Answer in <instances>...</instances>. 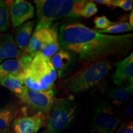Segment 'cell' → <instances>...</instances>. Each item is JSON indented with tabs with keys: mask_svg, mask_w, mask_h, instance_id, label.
Segmentation results:
<instances>
[{
	"mask_svg": "<svg viewBox=\"0 0 133 133\" xmlns=\"http://www.w3.org/2000/svg\"><path fill=\"white\" fill-rule=\"evenodd\" d=\"M106 96L115 106H119L131 97L133 93V85L125 88H110L105 91Z\"/></svg>",
	"mask_w": 133,
	"mask_h": 133,
	"instance_id": "cell-18",
	"label": "cell"
},
{
	"mask_svg": "<svg viewBox=\"0 0 133 133\" xmlns=\"http://www.w3.org/2000/svg\"><path fill=\"white\" fill-rule=\"evenodd\" d=\"M97 4L92 1H86L83 6L81 13V17L84 18H90L97 12Z\"/></svg>",
	"mask_w": 133,
	"mask_h": 133,
	"instance_id": "cell-22",
	"label": "cell"
},
{
	"mask_svg": "<svg viewBox=\"0 0 133 133\" xmlns=\"http://www.w3.org/2000/svg\"><path fill=\"white\" fill-rule=\"evenodd\" d=\"M92 1L96 4L106 5L107 7L111 8V0H95Z\"/></svg>",
	"mask_w": 133,
	"mask_h": 133,
	"instance_id": "cell-27",
	"label": "cell"
},
{
	"mask_svg": "<svg viewBox=\"0 0 133 133\" xmlns=\"http://www.w3.org/2000/svg\"><path fill=\"white\" fill-rule=\"evenodd\" d=\"M18 75H11L5 78L0 81V85L7 88L22 101L28 89Z\"/></svg>",
	"mask_w": 133,
	"mask_h": 133,
	"instance_id": "cell-17",
	"label": "cell"
},
{
	"mask_svg": "<svg viewBox=\"0 0 133 133\" xmlns=\"http://www.w3.org/2000/svg\"><path fill=\"white\" fill-rule=\"evenodd\" d=\"M22 53L17 47L12 34H0V64L6 60L19 58Z\"/></svg>",
	"mask_w": 133,
	"mask_h": 133,
	"instance_id": "cell-14",
	"label": "cell"
},
{
	"mask_svg": "<svg viewBox=\"0 0 133 133\" xmlns=\"http://www.w3.org/2000/svg\"><path fill=\"white\" fill-rule=\"evenodd\" d=\"M133 30V26L131 25L128 22H115L112 25L110 26L107 29L102 30H97V32L102 34H117V33L128 32L131 31Z\"/></svg>",
	"mask_w": 133,
	"mask_h": 133,
	"instance_id": "cell-20",
	"label": "cell"
},
{
	"mask_svg": "<svg viewBox=\"0 0 133 133\" xmlns=\"http://www.w3.org/2000/svg\"><path fill=\"white\" fill-rule=\"evenodd\" d=\"M61 49L59 39L58 24H55L51 27L46 28L45 38L41 48V53L45 57L51 59Z\"/></svg>",
	"mask_w": 133,
	"mask_h": 133,
	"instance_id": "cell-12",
	"label": "cell"
},
{
	"mask_svg": "<svg viewBox=\"0 0 133 133\" xmlns=\"http://www.w3.org/2000/svg\"><path fill=\"white\" fill-rule=\"evenodd\" d=\"M59 39L62 49L89 64L109 56H125L132 47L133 34H102L81 23L66 22L60 26Z\"/></svg>",
	"mask_w": 133,
	"mask_h": 133,
	"instance_id": "cell-1",
	"label": "cell"
},
{
	"mask_svg": "<svg viewBox=\"0 0 133 133\" xmlns=\"http://www.w3.org/2000/svg\"><path fill=\"white\" fill-rule=\"evenodd\" d=\"M120 122L112 105L101 102L93 110L91 133H114Z\"/></svg>",
	"mask_w": 133,
	"mask_h": 133,
	"instance_id": "cell-5",
	"label": "cell"
},
{
	"mask_svg": "<svg viewBox=\"0 0 133 133\" xmlns=\"http://www.w3.org/2000/svg\"><path fill=\"white\" fill-rule=\"evenodd\" d=\"M93 23L94 24V29L97 30H102L112 25L115 22L110 21L105 16H101L96 17L93 21Z\"/></svg>",
	"mask_w": 133,
	"mask_h": 133,
	"instance_id": "cell-23",
	"label": "cell"
},
{
	"mask_svg": "<svg viewBox=\"0 0 133 133\" xmlns=\"http://www.w3.org/2000/svg\"><path fill=\"white\" fill-rule=\"evenodd\" d=\"M49 115L37 113L17 117L11 127L15 133H38L44 127Z\"/></svg>",
	"mask_w": 133,
	"mask_h": 133,
	"instance_id": "cell-9",
	"label": "cell"
},
{
	"mask_svg": "<svg viewBox=\"0 0 133 133\" xmlns=\"http://www.w3.org/2000/svg\"><path fill=\"white\" fill-rule=\"evenodd\" d=\"M125 112L126 114L128 115L129 116H131L132 117L133 116V104L132 102L129 103V104L128 105L127 107H126L125 109Z\"/></svg>",
	"mask_w": 133,
	"mask_h": 133,
	"instance_id": "cell-26",
	"label": "cell"
},
{
	"mask_svg": "<svg viewBox=\"0 0 133 133\" xmlns=\"http://www.w3.org/2000/svg\"><path fill=\"white\" fill-rule=\"evenodd\" d=\"M29 69L39 83V91L52 89L57 75L49 58L38 53L33 57Z\"/></svg>",
	"mask_w": 133,
	"mask_h": 133,
	"instance_id": "cell-6",
	"label": "cell"
},
{
	"mask_svg": "<svg viewBox=\"0 0 133 133\" xmlns=\"http://www.w3.org/2000/svg\"><path fill=\"white\" fill-rule=\"evenodd\" d=\"M84 0H35L37 22L35 30L51 27L61 20L75 21L81 17Z\"/></svg>",
	"mask_w": 133,
	"mask_h": 133,
	"instance_id": "cell-2",
	"label": "cell"
},
{
	"mask_svg": "<svg viewBox=\"0 0 133 133\" xmlns=\"http://www.w3.org/2000/svg\"><path fill=\"white\" fill-rule=\"evenodd\" d=\"M116 133H133L132 121L123 123L116 130Z\"/></svg>",
	"mask_w": 133,
	"mask_h": 133,
	"instance_id": "cell-25",
	"label": "cell"
},
{
	"mask_svg": "<svg viewBox=\"0 0 133 133\" xmlns=\"http://www.w3.org/2000/svg\"><path fill=\"white\" fill-rule=\"evenodd\" d=\"M55 92L52 89L31 91L28 89L22 101L33 112V114L49 115L55 101Z\"/></svg>",
	"mask_w": 133,
	"mask_h": 133,
	"instance_id": "cell-7",
	"label": "cell"
},
{
	"mask_svg": "<svg viewBox=\"0 0 133 133\" xmlns=\"http://www.w3.org/2000/svg\"><path fill=\"white\" fill-rule=\"evenodd\" d=\"M46 30V28H42L38 30H34L25 53L33 57L38 53L41 52L45 38Z\"/></svg>",
	"mask_w": 133,
	"mask_h": 133,
	"instance_id": "cell-19",
	"label": "cell"
},
{
	"mask_svg": "<svg viewBox=\"0 0 133 133\" xmlns=\"http://www.w3.org/2000/svg\"><path fill=\"white\" fill-rule=\"evenodd\" d=\"M75 54L61 48L50 59L59 78L64 77L75 60Z\"/></svg>",
	"mask_w": 133,
	"mask_h": 133,
	"instance_id": "cell-13",
	"label": "cell"
},
{
	"mask_svg": "<svg viewBox=\"0 0 133 133\" xmlns=\"http://www.w3.org/2000/svg\"><path fill=\"white\" fill-rule=\"evenodd\" d=\"M10 26V16L6 1H0V34L8 31Z\"/></svg>",
	"mask_w": 133,
	"mask_h": 133,
	"instance_id": "cell-21",
	"label": "cell"
},
{
	"mask_svg": "<svg viewBox=\"0 0 133 133\" xmlns=\"http://www.w3.org/2000/svg\"><path fill=\"white\" fill-rule=\"evenodd\" d=\"M35 25V21H28L19 27L16 28L15 30L14 36H13L14 42L21 52H24L27 48L30 39L32 35Z\"/></svg>",
	"mask_w": 133,
	"mask_h": 133,
	"instance_id": "cell-15",
	"label": "cell"
},
{
	"mask_svg": "<svg viewBox=\"0 0 133 133\" xmlns=\"http://www.w3.org/2000/svg\"><path fill=\"white\" fill-rule=\"evenodd\" d=\"M19 112L18 106L13 103L0 107V132H6L9 130Z\"/></svg>",
	"mask_w": 133,
	"mask_h": 133,
	"instance_id": "cell-16",
	"label": "cell"
},
{
	"mask_svg": "<svg viewBox=\"0 0 133 133\" xmlns=\"http://www.w3.org/2000/svg\"><path fill=\"white\" fill-rule=\"evenodd\" d=\"M0 133H2V132H0Z\"/></svg>",
	"mask_w": 133,
	"mask_h": 133,
	"instance_id": "cell-29",
	"label": "cell"
},
{
	"mask_svg": "<svg viewBox=\"0 0 133 133\" xmlns=\"http://www.w3.org/2000/svg\"><path fill=\"white\" fill-rule=\"evenodd\" d=\"M132 15H133V13H132V12H131V14H130V16H129V21L128 22H129V24L131 25H132V26H133V21H132Z\"/></svg>",
	"mask_w": 133,
	"mask_h": 133,
	"instance_id": "cell-28",
	"label": "cell"
},
{
	"mask_svg": "<svg viewBox=\"0 0 133 133\" xmlns=\"http://www.w3.org/2000/svg\"><path fill=\"white\" fill-rule=\"evenodd\" d=\"M132 0H111V8H119L125 11L132 9Z\"/></svg>",
	"mask_w": 133,
	"mask_h": 133,
	"instance_id": "cell-24",
	"label": "cell"
},
{
	"mask_svg": "<svg viewBox=\"0 0 133 133\" xmlns=\"http://www.w3.org/2000/svg\"><path fill=\"white\" fill-rule=\"evenodd\" d=\"M115 65L116 70L112 76L113 83L119 88L133 85V53L115 63Z\"/></svg>",
	"mask_w": 133,
	"mask_h": 133,
	"instance_id": "cell-10",
	"label": "cell"
},
{
	"mask_svg": "<svg viewBox=\"0 0 133 133\" xmlns=\"http://www.w3.org/2000/svg\"><path fill=\"white\" fill-rule=\"evenodd\" d=\"M112 69V62L107 59L91 63L65 79L63 84L72 93L85 92L101 82Z\"/></svg>",
	"mask_w": 133,
	"mask_h": 133,
	"instance_id": "cell-3",
	"label": "cell"
},
{
	"mask_svg": "<svg viewBox=\"0 0 133 133\" xmlns=\"http://www.w3.org/2000/svg\"><path fill=\"white\" fill-rule=\"evenodd\" d=\"M78 105L73 96L55 99L44 129L39 133H61L74 120Z\"/></svg>",
	"mask_w": 133,
	"mask_h": 133,
	"instance_id": "cell-4",
	"label": "cell"
},
{
	"mask_svg": "<svg viewBox=\"0 0 133 133\" xmlns=\"http://www.w3.org/2000/svg\"><path fill=\"white\" fill-rule=\"evenodd\" d=\"M6 3L9 9L13 29L19 27L34 17V7L29 1L14 0L6 1Z\"/></svg>",
	"mask_w": 133,
	"mask_h": 133,
	"instance_id": "cell-8",
	"label": "cell"
},
{
	"mask_svg": "<svg viewBox=\"0 0 133 133\" xmlns=\"http://www.w3.org/2000/svg\"><path fill=\"white\" fill-rule=\"evenodd\" d=\"M33 57L23 52L17 59L6 60L0 64V81L11 75H18L29 67Z\"/></svg>",
	"mask_w": 133,
	"mask_h": 133,
	"instance_id": "cell-11",
	"label": "cell"
}]
</instances>
